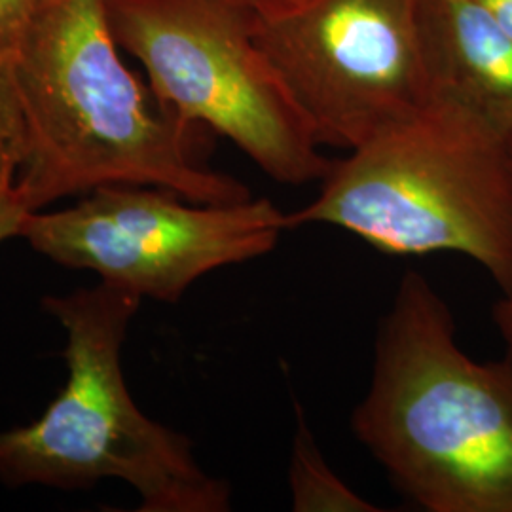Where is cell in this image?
Masks as SVG:
<instances>
[{"mask_svg": "<svg viewBox=\"0 0 512 512\" xmlns=\"http://www.w3.org/2000/svg\"><path fill=\"white\" fill-rule=\"evenodd\" d=\"M118 50L109 0H33L0 99V184L31 213L109 184L198 203L253 198L207 164L209 129L169 109Z\"/></svg>", "mask_w": 512, "mask_h": 512, "instance_id": "1", "label": "cell"}, {"mask_svg": "<svg viewBox=\"0 0 512 512\" xmlns=\"http://www.w3.org/2000/svg\"><path fill=\"white\" fill-rule=\"evenodd\" d=\"M351 429L429 512H512V361L478 363L425 275H403Z\"/></svg>", "mask_w": 512, "mask_h": 512, "instance_id": "2", "label": "cell"}, {"mask_svg": "<svg viewBox=\"0 0 512 512\" xmlns=\"http://www.w3.org/2000/svg\"><path fill=\"white\" fill-rule=\"evenodd\" d=\"M141 298L101 281L48 294L42 308L67 332V384L37 421L0 431V482L8 488L90 490L122 480L141 512H226L232 490L209 475L183 433L162 425L129 393L122 346Z\"/></svg>", "mask_w": 512, "mask_h": 512, "instance_id": "3", "label": "cell"}, {"mask_svg": "<svg viewBox=\"0 0 512 512\" xmlns=\"http://www.w3.org/2000/svg\"><path fill=\"white\" fill-rule=\"evenodd\" d=\"M289 230L330 224L389 255L459 253L503 293L512 283L511 141L458 101L433 95L397 128L349 150Z\"/></svg>", "mask_w": 512, "mask_h": 512, "instance_id": "4", "label": "cell"}, {"mask_svg": "<svg viewBox=\"0 0 512 512\" xmlns=\"http://www.w3.org/2000/svg\"><path fill=\"white\" fill-rule=\"evenodd\" d=\"M116 44L183 120L215 131L287 186L323 183L332 160L256 37V14L230 0H109Z\"/></svg>", "mask_w": 512, "mask_h": 512, "instance_id": "5", "label": "cell"}, {"mask_svg": "<svg viewBox=\"0 0 512 512\" xmlns=\"http://www.w3.org/2000/svg\"><path fill=\"white\" fill-rule=\"evenodd\" d=\"M287 230V213L268 198L198 203L160 186L109 184L29 213L18 238L141 300L177 302L203 275L272 253Z\"/></svg>", "mask_w": 512, "mask_h": 512, "instance_id": "6", "label": "cell"}, {"mask_svg": "<svg viewBox=\"0 0 512 512\" xmlns=\"http://www.w3.org/2000/svg\"><path fill=\"white\" fill-rule=\"evenodd\" d=\"M420 2L298 0L256 16V37L323 147H363L431 101Z\"/></svg>", "mask_w": 512, "mask_h": 512, "instance_id": "7", "label": "cell"}, {"mask_svg": "<svg viewBox=\"0 0 512 512\" xmlns=\"http://www.w3.org/2000/svg\"><path fill=\"white\" fill-rule=\"evenodd\" d=\"M421 50L433 95L512 139V37L473 0H421Z\"/></svg>", "mask_w": 512, "mask_h": 512, "instance_id": "8", "label": "cell"}, {"mask_svg": "<svg viewBox=\"0 0 512 512\" xmlns=\"http://www.w3.org/2000/svg\"><path fill=\"white\" fill-rule=\"evenodd\" d=\"M289 495L296 512H380L372 501L357 494L332 471L329 461L311 435L310 425L296 404L291 459H289Z\"/></svg>", "mask_w": 512, "mask_h": 512, "instance_id": "9", "label": "cell"}, {"mask_svg": "<svg viewBox=\"0 0 512 512\" xmlns=\"http://www.w3.org/2000/svg\"><path fill=\"white\" fill-rule=\"evenodd\" d=\"M33 0H0V99L10 90Z\"/></svg>", "mask_w": 512, "mask_h": 512, "instance_id": "10", "label": "cell"}, {"mask_svg": "<svg viewBox=\"0 0 512 512\" xmlns=\"http://www.w3.org/2000/svg\"><path fill=\"white\" fill-rule=\"evenodd\" d=\"M29 213L12 188L0 186V243L18 238L19 228Z\"/></svg>", "mask_w": 512, "mask_h": 512, "instance_id": "11", "label": "cell"}, {"mask_svg": "<svg viewBox=\"0 0 512 512\" xmlns=\"http://www.w3.org/2000/svg\"><path fill=\"white\" fill-rule=\"evenodd\" d=\"M492 317H494L495 329L499 332L501 342L505 346V357L512 361V283L509 285V289H505L501 293V298L495 302Z\"/></svg>", "mask_w": 512, "mask_h": 512, "instance_id": "12", "label": "cell"}, {"mask_svg": "<svg viewBox=\"0 0 512 512\" xmlns=\"http://www.w3.org/2000/svg\"><path fill=\"white\" fill-rule=\"evenodd\" d=\"M512 37V0H473Z\"/></svg>", "mask_w": 512, "mask_h": 512, "instance_id": "13", "label": "cell"}, {"mask_svg": "<svg viewBox=\"0 0 512 512\" xmlns=\"http://www.w3.org/2000/svg\"><path fill=\"white\" fill-rule=\"evenodd\" d=\"M230 2H236L239 6L255 12L256 16H268L293 6L298 0H230Z\"/></svg>", "mask_w": 512, "mask_h": 512, "instance_id": "14", "label": "cell"}]
</instances>
